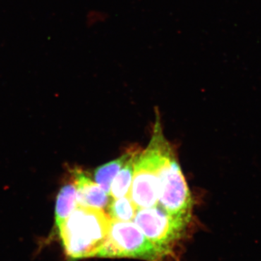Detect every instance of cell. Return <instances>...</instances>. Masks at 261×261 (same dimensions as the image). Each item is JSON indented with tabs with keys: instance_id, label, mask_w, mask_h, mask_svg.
<instances>
[{
	"instance_id": "ba28073f",
	"label": "cell",
	"mask_w": 261,
	"mask_h": 261,
	"mask_svg": "<svg viewBox=\"0 0 261 261\" xmlns=\"http://www.w3.org/2000/svg\"><path fill=\"white\" fill-rule=\"evenodd\" d=\"M76 206V187L75 184H67L62 187L57 197L55 216L58 228L71 214Z\"/></svg>"
},
{
	"instance_id": "8fae6325",
	"label": "cell",
	"mask_w": 261,
	"mask_h": 261,
	"mask_svg": "<svg viewBox=\"0 0 261 261\" xmlns=\"http://www.w3.org/2000/svg\"><path fill=\"white\" fill-rule=\"evenodd\" d=\"M108 15L106 12L100 10H91L86 16V23L88 27H95L104 23L108 20Z\"/></svg>"
},
{
	"instance_id": "277c9868",
	"label": "cell",
	"mask_w": 261,
	"mask_h": 261,
	"mask_svg": "<svg viewBox=\"0 0 261 261\" xmlns=\"http://www.w3.org/2000/svg\"><path fill=\"white\" fill-rule=\"evenodd\" d=\"M191 216H176L159 205L137 209L134 221L154 246L166 255L181 238Z\"/></svg>"
},
{
	"instance_id": "9c48e42d",
	"label": "cell",
	"mask_w": 261,
	"mask_h": 261,
	"mask_svg": "<svg viewBox=\"0 0 261 261\" xmlns=\"http://www.w3.org/2000/svg\"><path fill=\"white\" fill-rule=\"evenodd\" d=\"M134 149L128 151L121 157L99 166L94 171V180L96 183L110 195L111 185L116 175L129 159Z\"/></svg>"
},
{
	"instance_id": "52a82bcc",
	"label": "cell",
	"mask_w": 261,
	"mask_h": 261,
	"mask_svg": "<svg viewBox=\"0 0 261 261\" xmlns=\"http://www.w3.org/2000/svg\"><path fill=\"white\" fill-rule=\"evenodd\" d=\"M140 152V151L134 149L129 159L123 165L113 180L110 192V195L112 196L113 198H119L128 195L135 172L136 159Z\"/></svg>"
},
{
	"instance_id": "6da1fadb",
	"label": "cell",
	"mask_w": 261,
	"mask_h": 261,
	"mask_svg": "<svg viewBox=\"0 0 261 261\" xmlns=\"http://www.w3.org/2000/svg\"><path fill=\"white\" fill-rule=\"evenodd\" d=\"M111 220L103 210L77 205L58 227L65 254L74 260L97 256L108 238Z\"/></svg>"
},
{
	"instance_id": "8992f818",
	"label": "cell",
	"mask_w": 261,
	"mask_h": 261,
	"mask_svg": "<svg viewBox=\"0 0 261 261\" xmlns=\"http://www.w3.org/2000/svg\"><path fill=\"white\" fill-rule=\"evenodd\" d=\"M73 174L76 187L77 205L99 210L107 208L111 202L110 195L80 170H75Z\"/></svg>"
},
{
	"instance_id": "30bf717a",
	"label": "cell",
	"mask_w": 261,
	"mask_h": 261,
	"mask_svg": "<svg viewBox=\"0 0 261 261\" xmlns=\"http://www.w3.org/2000/svg\"><path fill=\"white\" fill-rule=\"evenodd\" d=\"M109 217L120 221H130L135 218L137 207L128 196L114 198L108 206Z\"/></svg>"
},
{
	"instance_id": "5b68a950",
	"label": "cell",
	"mask_w": 261,
	"mask_h": 261,
	"mask_svg": "<svg viewBox=\"0 0 261 261\" xmlns=\"http://www.w3.org/2000/svg\"><path fill=\"white\" fill-rule=\"evenodd\" d=\"M158 205L168 214L191 216V194L172 149L166 156L160 173Z\"/></svg>"
},
{
	"instance_id": "7a4b0ae2",
	"label": "cell",
	"mask_w": 261,
	"mask_h": 261,
	"mask_svg": "<svg viewBox=\"0 0 261 261\" xmlns=\"http://www.w3.org/2000/svg\"><path fill=\"white\" fill-rule=\"evenodd\" d=\"M171 149L163 135L158 115L148 147L140 152L135 161L133 180L128 196L137 209L153 207L159 203L160 173Z\"/></svg>"
},
{
	"instance_id": "3957f363",
	"label": "cell",
	"mask_w": 261,
	"mask_h": 261,
	"mask_svg": "<svg viewBox=\"0 0 261 261\" xmlns=\"http://www.w3.org/2000/svg\"><path fill=\"white\" fill-rule=\"evenodd\" d=\"M97 256L158 261L164 255L146 238L135 223L111 219L108 238Z\"/></svg>"
}]
</instances>
